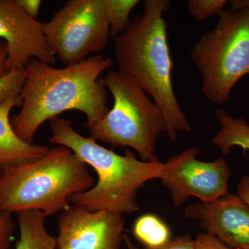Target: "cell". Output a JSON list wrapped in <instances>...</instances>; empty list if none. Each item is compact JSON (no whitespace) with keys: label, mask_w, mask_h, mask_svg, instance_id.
Listing matches in <instances>:
<instances>
[{"label":"cell","mask_w":249,"mask_h":249,"mask_svg":"<svg viewBox=\"0 0 249 249\" xmlns=\"http://www.w3.org/2000/svg\"><path fill=\"white\" fill-rule=\"evenodd\" d=\"M114 63L112 58L95 55L75 65L55 68L32 59L25 67L20 111L11 119L15 132L24 142L34 143L44 123L70 110L83 113L85 126L101 120L110 108L100 76Z\"/></svg>","instance_id":"cell-1"},{"label":"cell","mask_w":249,"mask_h":249,"mask_svg":"<svg viewBox=\"0 0 249 249\" xmlns=\"http://www.w3.org/2000/svg\"><path fill=\"white\" fill-rule=\"evenodd\" d=\"M49 124L51 143L70 149L97 174V182L92 188L70 198V204L74 206L89 211L132 213L139 210V189L147 181L163 179L171 172L169 162L163 163L157 157L145 161L129 150L121 155L102 146L91 137L77 132L68 119L58 116L51 119Z\"/></svg>","instance_id":"cell-2"},{"label":"cell","mask_w":249,"mask_h":249,"mask_svg":"<svg viewBox=\"0 0 249 249\" xmlns=\"http://www.w3.org/2000/svg\"><path fill=\"white\" fill-rule=\"evenodd\" d=\"M170 4L168 0H146L142 14L113 40L118 71L133 78L157 103L165 118L166 133L175 142L179 132L192 128L174 91L173 62L163 18Z\"/></svg>","instance_id":"cell-3"},{"label":"cell","mask_w":249,"mask_h":249,"mask_svg":"<svg viewBox=\"0 0 249 249\" xmlns=\"http://www.w3.org/2000/svg\"><path fill=\"white\" fill-rule=\"evenodd\" d=\"M95 183L86 163L70 149L56 145L39 160L2 171L0 211L35 210L47 217L60 213L70 207L72 196Z\"/></svg>","instance_id":"cell-4"},{"label":"cell","mask_w":249,"mask_h":249,"mask_svg":"<svg viewBox=\"0 0 249 249\" xmlns=\"http://www.w3.org/2000/svg\"><path fill=\"white\" fill-rule=\"evenodd\" d=\"M100 80L114 103L101 120L86 126L90 137L114 147H130L145 161L155 158L157 139L167 132L160 107L129 75L110 71Z\"/></svg>","instance_id":"cell-5"},{"label":"cell","mask_w":249,"mask_h":249,"mask_svg":"<svg viewBox=\"0 0 249 249\" xmlns=\"http://www.w3.org/2000/svg\"><path fill=\"white\" fill-rule=\"evenodd\" d=\"M190 57L202 78L205 97L219 106L229 102L236 83L249 73V9L224 10Z\"/></svg>","instance_id":"cell-6"},{"label":"cell","mask_w":249,"mask_h":249,"mask_svg":"<svg viewBox=\"0 0 249 249\" xmlns=\"http://www.w3.org/2000/svg\"><path fill=\"white\" fill-rule=\"evenodd\" d=\"M42 27L55 58L66 66L102 52L110 37L103 0H69Z\"/></svg>","instance_id":"cell-7"},{"label":"cell","mask_w":249,"mask_h":249,"mask_svg":"<svg viewBox=\"0 0 249 249\" xmlns=\"http://www.w3.org/2000/svg\"><path fill=\"white\" fill-rule=\"evenodd\" d=\"M199 149L192 147L173 156L170 175L161 179L168 188L175 207L185 204L191 196L201 202H211L227 196L231 170L224 159L202 161L196 159Z\"/></svg>","instance_id":"cell-8"},{"label":"cell","mask_w":249,"mask_h":249,"mask_svg":"<svg viewBox=\"0 0 249 249\" xmlns=\"http://www.w3.org/2000/svg\"><path fill=\"white\" fill-rule=\"evenodd\" d=\"M58 226V249H120L124 242L120 214L72 205L59 214Z\"/></svg>","instance_id":"cell-9"},{"label":"cell","mask_w":249,"mask_h":249,"mask_svg":"<svg viewBox=\"0 0 249 249\" xmlns=\"http://www.w3.org/2000/svg\"><path fill=\"white\" fill-rule=\"evenodd\" d=\"M0 37L7 46V71L24 68L32 59L52 66L56 62L42 23L23 12L16 0H0Z\"/></svg>","instance_id":"cell-10"},{"label":"cell","mask_w":249,"mask_h":249,"mask_svg":"<svg viewBox=\"0 0 249 249\" xmlns=\"http://www.w3.org/2000/svg\"><path fill=\"white\" fill-rule=\"evenodd\" d=\"M184 214L229 247L249 249V206L238 196L227 194L211 202L189 204Z\"/></svg>","instance_id":"cell-11"},{"label":"cell","mask_w":249,"mask_h":249,"mask_svg":"<svg viewBox=\"0 0 249 249\" xmlns=\"http://www.w3.org/2000/svg\"><path fill=\"white\" fill-rule=\"evenodd\" d=\"M18 96L0 104V170H5L31 163L42 158L48 152L47 145L24 142L15 132L11 123V111L22 106Z\"/></svg>","instance_id":"cell-12"},{"label":"cell","mask_w":249,"mask_h":249,"mask_svg":"<svg viewBox=\"0 0 249 249\" xmlns=\"http://www.w3.org/2000/svg\"><path fill=\"white\" fill-rule=\"evenodd\" d=\"M19 238L16 249H58L56 237L46 228L47 216L40 211L27 210L17 213Z\"/></svg>","instance_id":"cell-13"},{"label":"cell","mask_w":249,"mask_h":249,"mask_svg":"<svg viewBox=\"0 0 249 249\" xmlns=\"http://www.w3.org/2000/svg\"><path fill=\"white\" fill-rule=\"evenodd\" d=\"M220 128L213 139V143L223 155H229L232 147L249 150V124L244 119L233 118L227 111L219 109L214 113Z\"/></svg>","instance_id":"cell-14"},{"label":"cell","mask_w":249,"mask_h":249,"mask_svg":"<svg viewBox=\"0 0 249 249\" xmlns=\"http://www.w3.org/2000/svg\"><path fill=\"white\" fill-rule=\"evenodd\" d=\"M132 233L145 248H157L171 240L168 226L158 216L151 213L142 214L137 218L134 223Z\"/></svg>","instance_id":"cell-15"},{"label":"cell","mask_w":249,"mask_h":249,"mask_svg":"<svg viewBox=\"0 0 249 249\" xmlns=\"http://www.w3.org/2000/svg\"><path fill=\"white\" fill-rule=\"evenodd\" d=\"M139 3L138 0H103L111 37L115 38L126 31L131 12Z\"/></svg>","instance_id":"cell-16"},{"label":"cell","mask_w":249,"mask_h":249,"mask_svg":"<svg viewBox=\"0 0 249 249\" xmlns=\"http://www.w3.org/2000/svg\"><path fill=\"white\" fill-rule=\"evenodd\" d=\"M25 76L24 67L11 70L0 78V104L19 96Z\"/></svg>","instance_id":"cell-17"},{"label":"cell","mask_w":249,"mask_h":249,"mask_svg":"<svg viewBox=\"0 0 249 249\" xmlns=\"http://www.w3.org/2000/svg\"><path fill=\"white\" fill-rule=\"evenodd\" d=\"M227 2V0H188L187 6L191 16L199 22H203L224 12Z\"/></svg>","instance_id":"cell-18"},{"label":"cell","mask_w":249,"mask_h":249,"mask_svg":"<svg viewBox=\"0 0 249 249\" xmlns=\"http://www.w3.org/2000/svg\"><path fill=\"white\" fill-rule=\"evenodd\" d=\"M12 214L0 211V249H9L14 238Z\"/></svg>","instance_id":"cell-19"},{"label":"cell","mask_w":249,"mask_h":249,"mask_svg":"<svg viewBox=\"0 0 249 249\" xmlns=\"http://www.w3.org/2000/svg\"><path fill=\"white\" fill-rule=\"evenodd\" d=\"M194 242L195 249H235L206 232L197 234Z\"/></svg>","instance_id":"cell-20"},{"label":"cell","mask_w":249,"mask_h":249,"mask_svg":"<svg viewBox=\"0 0 249 249\" xmlns=\"http://www.w3.org/2000/svg\"><path fill=\"white\" fill-rule=\"evenodd\" d=\"M142 249H195V242L191 236H180L171 239L165 245L157 248H145Z\"/></svg>","instance_id":"cell-21"},{"label":"cell","mask_w":249,"mask_h":249,"mask_svg":"<svg viewBox=\"0 0 249 249\" xmlns=\"http://www.w3.org/2000/svg\"><path fill=\"white\" fill-rule=\"evenodd\" d=\"M16 4L29 17L37 19L40 12L41 0H16Z\"/></svg>","instance_id":"cell-22"},{"label":"cell","mask_w":249,"mask_h":249,"mask_svg":"<svg viewBox=\"0 0 249 249\" xmlns=\"http://www.w3.org/2000/svg\"><path fill=\"white\" fill-rule=\"evenodd\" d=\"M237 196L249 206V175H245L241 178L237 187Z\"/></svg>","instance_id":"cell-23"},{"label":"cell","mask_w":249,"mask_h":249,"mask_svg":"<svg viewBox=\"0 0 249 249\" xmlns=\"http://www.w3.org/2000/svg\"><path fill=\"white\" fill-rule=\"evenodd\" d=\"M8 55L7 46L4 41H0V78L7 73L6 62Z\"/></svg>","instance_id":"cell-24"},{"label":"cell","mask_w":249,"mask_h":249,"mask_svg":"<svg viewBox=\"0 0 249 249\" xmlns=\"http://www.w3.org/2000/svg\"><path fill=\"white\" fill-rule=\"evenodd\" d=\"M231 11H240L249 9V0H232L230 1Z\"/></svg>","instance_id":"cell-25"},{"label":"cell","mask_w":249,"mask_h":249,"mask_svg":"<svg viewBox=\"0 0 249 249\" xmlns=\"http://www.w3.org/2000/svg\"><path fill=\"white\" fill-rule=\"evenodd\" d=\"M124 245H126V247H127V249H139L132 243V240H131L128 235L124 234Z\"/></svg>","instance_id":"cell-26"},{"label":"cell","mask_w":249,"mask_h":249,"mask_svg":"<svg viewBox=\"0 0 249 249\" xmlns=\"http://www.w3.org/2000/svg\"><path fill=\"white\" fill-rule=\"evenodd\" d=\"M1 174H2V171H1V170H0V178H1Z\"/></svg>","instance_id":"cell-27"}]
</instances>
